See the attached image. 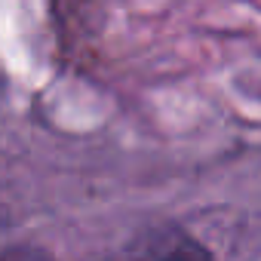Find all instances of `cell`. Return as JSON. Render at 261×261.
<instances>
[{"label": "cell", "mask_w": 261, "mask_h": 261, "mask_svg": "<svg viewBox=\"0 0 261 261\" xmlns=\"http://www.w3.org/2000/svg\"><path fill=\"white\" fill-rule=\"evenodd\" d=\"M0 261H56V258L46 252H37V249H13V252L0 255Z\"/></svg>", "instance_id": "7a4b0ae2"}, {"label": "cell", "mask_w": 261, "mask_h": 261, "mask_svg": "<svg viewBox=\"0 0 261 261\" xmlns=\"http://www.w3.org/2000/svg\"><path fill=\"white\" fill-rule=\"evenodd\" d=\"M136 261H212V255L194 240H169L157 249H148Z\"/></svg>", "instance_id": "6da1fadb"}]
</instances>
